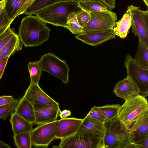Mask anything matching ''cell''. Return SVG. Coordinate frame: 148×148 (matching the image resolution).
Segmentation results:
<instances>
[{
  "mask_svg": "<svg viewBox=\"0 0 148 148\" xmlns=\"http://www.w3.org/2000/svg\"><path fill=\"white\" fill-rule=\"evenodd\" d=\"M13 138L15 144L17 148H32V145L31 132H22L14 135Z\"/></svg>",
  "mask_w": 148,
  "mask_h": 148,
  "instance_id": "27",
  "label": "cell"
},
{
  "mask_svg": "<svg viewBox=\"0 0 148 148\" xmlns=\"http://www.w3.org/2000/svg\"><path fill=\"white\" fill-rule=\"evenodd\" d=\"M83 121V119L75 118L65 117L58 120L55 138L61 140L74 134L78 131Z\"/></svg>",
  "mask_w": 148,
  "mask_h": 148,
  "instance_id": "12",
  "label": "cell"
},
{
  "mask_svg": "<svg viewBox=\"0 0 148 148\" xmlns=\"http://www.w3.org/2000/svg\"><path fill=\"white\" fill-rule=\"evenodd\" d=\"M81 0H35L23 12L26 15H32L39 10L52 4L59 2L78 1Z\"/></svg>",
  "mask_w": 148,
  "mask_h": 148,
  "instance_id": "22",
  "label": "cell"
},
{
  "mask_svg": "<svg viewBox=\"0 0 148 148\" xmlns=\"http://www.w3.org/2000/svg\"><path fill=\"white\" fill-rule=\"evenodd\" d=\"M113 29L106 31L92 33H81L75 38L87 45L96 46L116 37Z\"/></svg>",
  "mask_w": 148,
  "mask_h": 148,
  "instance_id": "14",
  "label": "cell"
},
{
  "mask_svg": "<svg viewBox=\"0 0 148 148\" xmlns=\"http://www.w3.org/2000/svg\"><path fill=\"white\" fill-rule=\"evenodd\" d=\"M42 71L46 72L61 80L66 84L69 82L70 68L66 61L53 53L44 54L39 60Z\"/></svg>",
  "mask_w": 148,
  "mask_h": 148,
  "instance_id": "7",
  "label": "cell"
},
{
  "mask_svg": "<svg viewBox=\"0 0 148 148\" xmlns=\"http://www.w3.org/2000/svg\"><path fill=\"white\" fill-rule=\"evenodd\" d=\"M114 92L116 96L125 100L140 93L139 89L137 85L127 76L115 84Z\"/></svg>",
  "mask_w": 148,
  "mask_h": 148,
  "instance_id": "13",
  "label": "cell"
},
{
  "mask_svg": "<svg viewBox=\"0 0 148 148\" xmlns=\"http://www.w3.org/2000/svg\"><path fill=\"white\" fill-rule=\"evenodd\" d=\"M58 120L38 125L31 132L32 145L36 147H47L55 138Z\"/></svg>",
  "mask_w": 148,
  "mask_h": 148,
  "instance_id": "10",
  "label": "cell"
},
{
  "mask_svg": "<svg viewBox=\"0 0 148 148\" xmlns=\"http://www.w3.org/2000/svg\"><path fill=\"white\" fill-rule=\"evenodd\" d=\"M18 99L6 105L0 106V119L6 120L14 111L19 102Z\"/></svg>",
  "mask_w": 148,
  "mask_h": 148,
  "instance_id": "30",
  "label": "cell"
},
{
  "mask_svg": "<svg viewBox=\"0 0 148 148\" xmlns=\"http://www.w3.org/2000/svg\"><path fill=\"white\" fill-rule=\"evenodd\" d=\"M27 68L30 77V84H38L42 75V71L39 61L29 62L28 64Z\"/></svg>",
  "mask_w": 148,
  "mask_h": 148,
  "instance_id": "26",
  "label": "cell"
},
{
  "mask_svg": "<svg viewBox=\"0 0 148 148\" xmlns=\"http://www.w3.org/2000/svg\"><path fill=\"white\" fill-rule=\"evenodd\" d=\"M59 113V116L61 119L70 116L71 114L70 111L67 110H64L62 111H60Z\"/></svg>",
  "mask_w": 148,
  "mask_h": 148,
  "instance_id": "39",
  "label": "cell"
},
{
  "mask_svg": "<svg viewBox=\"0 0 148 148\" xmlns=\"http://www.w3.org/2000/svg\"><path fill=\"white\" fill-rule=\"evenodd\" d=\"M80 8L89 12L107 10V7L98 0H81L77 2Z\"/></svg>",
  "mask_w": 148,
  "mask_h": 148,
  "instance_id": "24",
  "label": "cell"
},
{
  "mask_svg": "<svg viewBox=\"0 0 148 148\" xmlns=\"http://www.w3.org/2000/svg\"><path fill=\"white\" fill-rule=\"evenodd\" d=\"M10 119L14 135L21 133L31 132L33 124L20 116L15 112L10 114Z\"/></svg>",
  "mask_w": 148,
  "mask_h": 148,
  "instance_id": "20",
  "label": "cell"
},
{
  "mask_svg": "<svg viewBox=\"0 0 148 148\" xmlns=\"http://www.w3.org/2000/svg\"><path fill=\"white\" fill-rule=\"evenodd\" d=\"M6 2V0H1L0 1V12L4 9Z\"/></svg>",
  "mask_w": 148,
  "mask_h": 148,
  "instance_id": "40",
  "label": "cell"
},
{
  "mask_svg": "<svg viewBox=\"0 0 148 148\" xmlns=\"http://www.w3.org/2000/svg\"><path fill=\"white\" fill-rule=\"evenodd\" d=\"M23 96L34 108H50L61 111L59 103L46 94L38 84H30Z\"/></svg>",
  "mask_w": 148,
  "mask_h": 148,
  "instance_id": "11",
  "label": "cell"
},
{
  "mask_svg": "<svg viewBox=\"0 0 148 148\" xmlns=\"http://www.w3.org/2000/svg\"><path fill=\"white\" fill-rule=\"evenodd\" d=\"M77 1L56 3L38 11L36 16L46 23L66 28L67 18L72 12H77L81 9Z\"/></svg>",
  "mask_w": 148,
  "mask_h": 148,
  "instance_id": "3",
  "label": "cell"
},
{
  "mask_svg": "<svg viewBox=\"0 0 148 148\" xmlns=\"http://www.w3.org/2000/svg\"><path fill=\"white\" fill-rule=\"evenodd\" d=\"M148 114V103L146 98L138 94L125 100L121 106L117 116L129 129L138 120Z\"/></svg>",
  "mask_w": 148,
  "mask_h": 148,
  "instance_id": "4",
  "label": "cell"
},
{
  "mask_svg": "<svg viewBox=\"0 0 148 148\" xmlns=\"http://www.w3.org/2000/svg\"><path fill=\"white\" fill-rule=\"evenodd\" d=\"M15 100L12 96H0V106L8 104Z\"/></svg>",
  "mask_w": 148,
  "mask_h": 148,
  "instance_id": "35",
  "label": "cell"
},
{
  "mask_svg": "<svg viewBox=\"0 0 148 148\" xmlns=\"http://www.w3.org/2000/svg\"><path fill=\"white\" fill-rule=\"evenodd\" d=\"M35 121L33 124L38 125L51 122L56 120L60 111L50 108H34Z\"/></svg>",
  "mask_w": 148,
  "mask_h": 148,
  "instance_id": "16",
  "label": "cell"
},
{
  "mask_svg": "<svg viewBox=\"0 0 148 148\" xmlns=\"http://www.w3.org/2000/svg\"><path fill=\"white\" fill-rule=\"evenodd\" d=\"M77 12L69 14L67 18V26L66 28L69 29L73 34H79L82 31V27L79 25L76 14Z\"/></svg>",
  "mask_w": 148,
  "mask_h": 148,
  "instance_id": "29",
  "label": "cell"
},
{
  "mask_svg": "<svg viewBox=\"0 0 148 148\" xmlns=\"http://www.w3.org/2000/svg\"><path fill=\"white\" fill-rule=\"evenodd\" d=\"M22 48L18 35L16 34L10 41L0 51V61L8 56L14 54Z\"/></svg>",
  "mask_w": 148,
  "mask_h": 148,
  "instance_id": "21",
  "label": "cell"
},
{
  "mask_svg": "<svg viewBox=\"0 0 148 148\" xmlns=\"http://www.w3.org/2000/svg\"><path fill=\"white\" fill-rule=\"evenodd\" d=\"M131 26V13L128 7L122 17L116 22L113 30L115 35L124 39L127 36Z\"/></svg>",
  "mask_w": 148,
  "mask_h": 148,
  "instance_id": "19",
  "label": "cell"
},
{
  "mask_svg": "<svg viewBox=\"0 0 148 148\" xmlns=\"http://www.w3.org/2000/svg\"><path fill=\"white\" fill-rule=\"evenodd\" d=\"M10 146L0 140V148H10Z\"/></svg>",
  "mask_w": 148,
  "mask_h": 148,
  "instance_id": "41",
  "label": "cell"
},
{
  "mask_svg": "<svg viewBox=\"0 0 148 148\" xmlns=\"http://www.w3.org/2000/svg\"><path fill=\"white\" fill-rule=\"evenodd\" d=\"M91 18L82 27V33H92L113 29L117 20L116 13L107 10L90 12Z\"/></svg>",
  "mask_w": 148,
  "mask_h": 148,
  "instance_id": "5",
  "label": "cell"
},
{
  "mask_svg": "<svg viewBox=\"0 0 148 148\" xmlns=\"http://www.w3.org/2000/svg\"><path fill=\"white\" fill-rule=\"evenodd\" d=\"M13 21L9 19L4 9L0 12V36L10 27Z\"/></svg>",
  "mask_w": 148,
  "mask_h": 148,
  "instance_id": "31",
  "label": "cell"
},
{
  "mask_svg": "<svg viewBox=\"0 0 148 148\" xmlns=\"http://www.w3.org/2000/svg\"><path fill=\"white\" fill-rule=\"evenodd\" d=\"M51 31L44 21L36 16L28 15L21 21L18 36L25 47H33L39 46L47 41Z\"/></svg>",
  "mask_w": 148,
  "mask_h": 148,
  "instance_id": "1",
  "label": "cell"
},
{
  "mask_svg": "<svg viewBox=\"0 0 148 148\" xmlns=\"http://www.w3.org/2000/svg\"><path fill=\"white\" fill-rule=\"evenodd\" d=\"M16 34L9 27L0 36V51L10 41Z\"/></svg>",
  "mask_w": 148,
  "mask_h": 148,
  "instance_id": "32",
  "label": "cell"
},
{
  "mask_svg": "<svg viewBox=\"0 0 148 148\" xmlns=\"http://www.w3.org/2000/svg\"><path fill=\"white\" fill-rule=\"evenodd\" d=\"M103 148H136L129 129L117 116L104 123Z\"/></svg>",
  "mask_w": 148,
  "mask_h": 148,
  "instance_id": "2",
  "label": "cell"
},
{
  "mask_svg": "<svg viewBox=\"0 0 148 148\" xmlns=\"http://www.w3.org/2000/svg\"><path fill=\"white\" fill-rule=\"evenodd\" d=\"M14 112L31 123L33 124L35 122L34 107L32 104L24 96L19 100Z\"/></svg>",
  "mask_w": 148,
  "mask_h": 148,
  "instance_id": "18",
  "label": "cell"
},
{
  "mask_svg": "<svg viewBox=\"0 0 148 148\" xmlns=\"http://www.w3.org/2000/svg\"><path fill=\"white\" fill-rule=\"evenodd\" d=\"M56 148H103V139L99 136L79 130L73 135L61 139Z\"/></svg>",
  "mask_w": 148,
  "mask_h": 148,
  "instance_id": "6",
  "label": "cell"
},
{
  "mask_svg": "<svg viewBox=\"0 0 148 148\" xmlns=\"http://www.w3.org/2000/svg\"><path fill=\"white\" fill-rule=\"evenodd\" d=\"M79 130L97 135L103 139L105 132L104 123L85 117Z\"/></svg>",
  "mask_w": 148,
  "mask_h": 148,
  "instance_id": "17",
  "label": "cell"
},
{
  "mask_svg": "<svg viewBox=\"0 0 148 148\" xmlns=\"http://www.w3.org/2000/svg\"><path fill=\"white\" fill-rule=\"evenodd\" d=\"M26 0H6L4 11L10 19L14 20Z\"/></svg>",
  "mask_w": 148,
  "mask_h": 148,
  "instance_id": "25",
  "label": "cell"
},
{
  "mask_svg": "<svg viewBox=\"0 0 148 148\" xmlns=\"http://www.w3.org/2000/svg\"><path fill=\"white\" fill-rule=\"evenodd\" d=\"M76 16L79 25L82 27L89 21L91 18L90 12L82 9L76 13Z\"/></svg>",
  "mask_w": 148,
  "mask_h": 148,
  "instance_id": "33",
  "label": "cell"
},
{
  "mask_svg": "<svg viewBox=\"0 0 148 148\" xmlns=\"http://www.w3.org/2000/svg\"><path fill=\"white\" fill-rule=\"evenodd\" d=\"M134 59L140 66L148 70V47L139 38L138 50Z\"/></svg>",
  "mask_w": 148,
  "mask_h": 148,
  "instance_id": "23",
  "label": "cell"
},
{
  "mask_svg": "<svg viewBox=\"0 0 148 148\" xmlns=\"http://www.w3.org/2000/svg\"><path fill=\"white\" fill-rule=\"evenodd\" d=\"M10 56H8L0 61V79L1 78Z\"/></svg>",
  "mask_w": 148,
  "mask_h": 148,
  "instance_id": "37",
  "label": "cell"
},
{
  "mask_svg": "<svg viewBox=\"0 0 148 148\" xmlns=\"http://www.w3.org/2000/svg\"><path fill=\"white\" fill-rule=\"evenodd\" d=\"M121 106L120 104H118L99 107L104 116V122L117 116Z\"/></svg>",
  "mask_w": 148,
  "mask_h": 148,
  "instance_id": "28",
  "label": "cell"
},
{
  "mask_svg": "<svg viewBox=\"0 0 148 148\" xmlns=\"http://www.w3.org/2000/svg\"><path fill=\"white\" fill-rule=\"evenodd\" d=\"M128 7L131 14L132 32L148 47V10L143 11L132 5Z\"/></svg>",
  "mask_w": 148,
  "mask_h": 148,
  "instance_id": "9",
  "label": "cell"
},
{
  "mask_svg": "<svg viewBox=\"0 0 148 148\" xmlns=\"http://www.w3.org/2000/svg\"><path fill=\"white\" fill-rule=\"evenodd\" d=\"M143 1L146 4V5L148 6V0H143Z\"/></svg>",
  "mask_w": 148,
  "mask_h": 148,
  "instance_id": "42",
  "label": "cell"
},
{
  "mask_svg": "<svg viewBox=\"0 0 148 148\" xmlns=\"http://www.w3.org/2000/svg\"><path fill=\"white\" fill-rule=\"evenodd\" d=\"M127 76L137 85L140 95L146 97L148 95V70L143 69L138 65L129 54L125 56L124 62Z\"/></svg>",
  "mask_w": 148,
  "mask_h": 148,
  "instance_id": "8",
  "label": "cell"
},
{
  "mask_svg": "<svg viewBox=\"0 0 148 148\" xmlns=\"http://www.w3.org/2000/svg\"></svg>",
  "mask_w": 148,
  "mask_h": 148,
  "instance_id": "43",
  "label": "cell"
},
{
  "mask_svg": "<svg viewBox=\"0 0 148 148\" xmlns=\"http://www.w3.org/2000/svg\"><path fill=\"white\" fill-rule=\"evenodd\" d=\"M129 130L132 142L138 146L148 136V114L134 123Z\"/></svg>",
  "mask_w": 148,
  "mask_h": 148,
  "instance_id": "15",
  "label": "cell"
},
{
  "mask_svg": "<svg viewBox=\"0 0 148 148\" xmlns=\"http://www.w3.org/2000/svg\"><path fill=\"white\" fill-rule=\"evenodd\" d=\"M138 148H148V136L138 144Z\"/></svg>",
  "mask_w": 148,
  "mask_h": 148,
  "instance_id": "38",
  "label": "cell"
},
{
  "mask_svg": "<svg viewBox=\"0 0 148 148\" xmlns=\"http://www.w3.org/2000/svg\"><path fill=\"white\" fill-rule=\"evenodd\" d=\"M86 117H90L104 123V117L99 107H93Z\"/></svg>",
  "mask_w": 148,
  "mask_h": 148,
  "instance_id": "34",
  "label": "cell"
},
{
  "mask_svg": "<svg viewBox=\"0 0 148 148\" xmlns=\"http://www.w3.org/2000/svg\"><path fill=\"white\" fill-rule=\"evenodd\" d=\"M35 0H26L24 4L18 11L16 15V16L23 12L29 7Z\"/></svg>",
  "mask_w": 148,
  "mask_h": 148,
  "instance_id": "36",
  "label": "cell"
}]
</instances>
